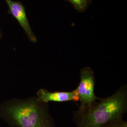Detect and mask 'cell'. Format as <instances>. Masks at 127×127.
Masks as SVG:
<instances>
[{
	"label": "cell",
	"instance_id": "cell-1",
	"mask_svg": "<svg viewBox=\"0 0 127 127\" xmlns=\"http://www.w3.org/2000/svg\"><path fill=\"white\" fill-rule=\"evenodd\" d=\"M127 110V88L120 87L112 95L97 100L73 114L77 127H103L123 119Z\"/></svg>",
	"mask_w": 127,
	"mask_h": 127
},
{
	"label": "cell",
	"instance_id": "cell-2",
	"mask_svg": "<svg viewBox=\"0 0 127 127\" xmlns=\"http://www.w3.org/2000/svg\"><path fill=\"white\" fill-rule=\"evenodd\" d=\"M0 118L11 127H56L47 104L34 96L3 102Z\"/></svg>",
	"mask_w": 127,
	"mask_h": 127
},
{
	"label": "cell",
	"instance_id": "cell-3",
	"mask_svg": "<svg viewBox=\"0 0 127 127\" xmlns=\"http://www.w3.org/2000/svg\"><path fill=\"white\" fill-rule=\"evenodd\" d=\"M80 80L77 87L80 105L82 109L92 104L99 98L95 93V78L93 70L90 67L82 68L80 72Z\"/></svg>",
	"mask_w": 127,
	"mask_h": 127
},
{
	"label": "cell",
	"instance_id": "cell-4",
	"mask_svg": "<svg viewBox=\"0 0 127 127\" xmlns=\"http://www.w3.org/2000/svg\"><path fill=\"white\" fill-rule=\"evenodd\" d=\"M7 5L9 11L19 23L26 33L28 38L32 43L37 42V39L33 32L27 17L24 5L20 1L13 0H3Z\"/></svg>",
	"mask_w": 127,
	"mask_h": 127
},
{
	"label": "cell",
	"instance_id": "cell-5",
	"mask_svg": "<svg viewBox=\"0 0 127 127\" xmlns=\"http://www.w3.org/2000/svg\"><path fill=\"white\" fill-rule=\"evenodd\" d=\"M37 97L43 103H64L69 101H79V96L76 88L70 91H50L41 89L37 92Z\"/></svg>",
	"mask_w": 127,
	"mask_h": 127
},
{
	"label": "cell",
	"instance_id": "cell-6",
	"mask_svg": "<svg viewBox=\"0 0 127 127\" xmlns=\"http://www.w3.org/2000/svg\"><path fill=\"white\" fill-rule=\"evenodd\" d=\"M72 5L73 8L79 12L86 10L92 0H65Z\"/></svg>",
	"mask_w": 127,
	"mask_h": 127
},
{
	"label": "cell",
	"instance_id": "cell-7",
	"mask_svg": "<svg viewBox=\"0 0 127 127\" xmlns=\"http://www.w3.org/2000/svg\"><path fill=\"white\" fill-rule=\"evenodd\" d=\"M103 127H127V123L122 119L109 124Z\"/></svg>",
	"mask_w": 127,
	"mask_h": 127
},
{
	"label": "cell",
	"instance_id": "cell-8",
	"mask_svg": "<svg viewBox=\"0 0 127 127\" xmlns=\"http://www.w3.org/2000/svg\"><path fill=\"white\" fill-rule=\"evenodd\" d=\"M1 37V31H0V39Z\"/></svg>",
	"mask_w": 127,
	"mask_h": 127
}]
</instances>
